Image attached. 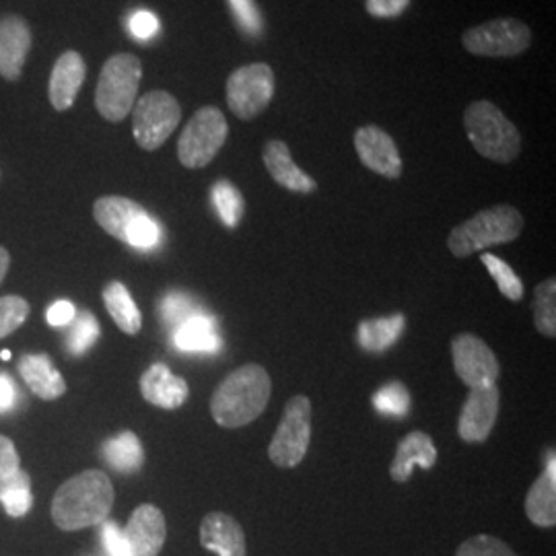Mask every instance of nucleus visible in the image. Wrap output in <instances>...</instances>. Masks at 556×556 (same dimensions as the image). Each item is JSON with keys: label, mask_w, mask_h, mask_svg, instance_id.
<instances>
[{"label": "nucleus", "mask_w": 556, "mask_h": 556, "mask_svg": "<svg viewBox=\"0 0 556 556\" xmlns=\"http://www.w3.org/2000/svg\"><path fill=\"white\" fill-rule=\"evenodd\" d=\"M314 408L307 396H293L278 422L275 438L268 445V457L278 468H295L303 462L312 441Z\"/></svg>", "instance_id": "nucleus-8"}, {"label": "nucleus", "mask_w": 556, "mask_h": 556, "mask_svg": "<svg viewBox=\"0 0 556 556\" xmlns=\"http://www.w3.org/2000/svg\"><path fill=\"white\" fill-rule=\"evenodd\" d=\"M114 484L101 470H85L68 478L52 501V519L64 532L103 523L114 507Z\"/></svg>", "instance_id": "nucleus-1"}, {"label": "nucleus", "mask_w": 556, "mask_h": 556, "mask_svg": "<svg viewBox=\"0 0 556 556\" xmlns=\"http://www.w3.org/2000/svg\"><path fill=\"white\" fill-rule=\"evenodd\" d=\"M2 358H4V361H7V358H11V353H9V351H2Z\"/></svg>", "instance_id": "nucleus-45"}, {"label": "nucleus", "mask_w": 556, "mask_h": 556, "mask_svg": "<svg viewBox=\"0 0 556 556\" xmlns=\"http://www.w3.org/2000/svg\"><path fill=\"white\" fill-rule=\"evenodd\" d=\"M456 556H519L516 551L505 544L503 540L489 534H478V536L468 538L466 542L459 544Z\"/></svg>", "instance_id": "nucleus-35"}, {"label": "nucleus", "mask_w": 556, "mask_h": 556, "mask_svg": "<svg viewBox=\"0 0 556 556\" xmlns=\"http://www.w3.org/2000/svg\"><path fill=\"white\" fill-rule=\"evenodd\" d=\"M202 548L219 556H248L245 532L236 517L211 511L200 523Z\"/></svg>", "instance_id": "nucleus-16"}, {"label": "nucleus", "mask_w": 556, "mask_h": 556, "mask_svg": "<svg viewBox=\"0 0 556 556\" xmlns=\"http://www.w3.org/2000/svg\"><path fill=\"white\" fill-rule=\"evenodd\" d=\"M229 7L233 11V21L248 36H260L264 29V21L260 15L258 7L254 0H229Z\"/></svg>", "instance_id": "nucleus-37"}, {"label": "nucleus", "mask_w": 556, "mask_h": 556, "mask_svg": "<svg viewBox=\"0 0 556 556\" xmlns=\"http://www.w3.org/2000/svg\"><path fill=\"white\" fill-rule=\"evenodd\" d=\"M211 194H213L215 208L219 213L220 220L225 223V227L236 229L245 213V200L241 197V192L229 179H219L213 186Z\"/></svg>", "instance_id": "nucleus-29"}, {"label": "nucleus", "mask_w": 556, "mask_h": 556, "mask_svg": "<svg viewBox=\"0 0 556 556\" xmlns=\"http://www.w3.org/2000/svg\"><path fill=\"white\" fill-rule=\"evenodd\" d=\"M29 303L20 295L0 298V338L11 337L17 332L25 319L29 318Z\"/></svg>", "instance_id": "nucleus-34"}, {"label": "nucleus", "mask_w": 556, "mask_h": 556, "mask_svg": "<svg viewBox=\"0 0 556 556\" xmlns=\"http://www.w3.org/2000/svg\"><path fill=\"white\" fill-rule=\"evenodd\" d=\"M404 332V316L394 314L388 318L363 319L358 324V344L369 353H381L394 346Z\"/></svg>", "instance_id": "nucleus-26"}, {"label": "nucleus", "mask_w": 556, "mask_h": 556, "mask_svg": "<svg viewBox=\"0 0 556 556\" xmlns=\"http://www.w3.org/2000/svg\"><path fill=\"white\" fill-rule=\"evenodd\" d=\"M130 556H160L167 538V523L160 507L140 505L124 528Z\"/></svg>", "instance_id": "nucleus-15"}, {"label": "nucleus", "mask_w": 556, "mask_h": 556, "mask_svg": "<svg viewBox=\"0 0 556 556\" xmlns=\"http://www.w3.org/2000/svg\"><path fill=\"white\" fill-rule=\"evenodd\" d=\"M140 394L153 406L176 410L181 404H186L190 388L186 379L174 376L167 365L155 363L140 378Z\"/></svg>", "instance_id": "nucleus-17"}, {"label": "nucleus", "mask_w": 556, "mask_h": 556, "mask_svg": "<svg viewBox=\"0 0 556 556\" xmlns=\"http://www.w3.org/2000/svg\"><path fill=\"white\" fill-rule=\"evenodd\" d=\"M194 314H197L194 303L184 293H169V295H165L163 301H161L160 316L163 319V324H167V326L178 328L181 321H186V319L194 316Z\"/></svg>", "instance_id": "nucleus-36"}, {"label": "nucleus", "mask_w": 556, "mask_h": 556, "mask_svg": "<svg viewBox=\"0 0 556 556\" xmlns=\"http://www.w3.org/2000/svg\"><path fill=\"white\" fill-rule=\"evenodd\" d=\"M501 406L497 386L475 388L462 406L457 433L466 443H482L495 429Z\"/></svg>", "instance_id": "nucleus-13"}, {"label": "nucleus", "mask_w": 556, "mask_h": 556, "mask_svg": "<svg viewBox=\"0 0 556 556\" xmlns=\"http://www.w3.org/2000/svg\"><path fill=\"white\" fill-rule=\"evenodd\" d=\"M101 454L105 462L124 475L139 472L142 462H144V452L140 445L139 438L132 431H124L118 438L108 439L101 447Z\"/></svg>", "instance_id": "nucleus-27"}, {"label": "nucleus", "mask_w": 556, "mask_h": 556, "mask_svg": "<svg viewBox=\"0 0 556 556\" xmlns=\"http://www.w3.org/2000/svg\"><path fill=\"white\" fill-rule=\"evenodd\" d=\"M181 119L178 100L167 91H151L132 108V132L140 149L157 151Z\"/></svg>", "instance_id": "nucleus-11"}, {"label": "nucleus", "mask_w": 556, "mask_h": 556, "mask_svg": "<svg viewBox=\"0 0 556 556\" xmlns=\"http://www.w3.org/2000/svg\"><path fill=\"white\" fill-rule=\"evenodd\" d=\"M273 394L268 371L258 363H248L223 379L211 397V415L225 429H239L266 410Z\"/></svg>", "instance_id": "nucleus-2"}, {"label": "nucleus", "mask_w": 556, "mask_h": 556, "mask_svg": "<svg viewBox=\"0 0 556 556\" xmlns=\"http://www.w3.org/2000/svg\"><path fill=\"white\" fill-rule=\"evenodd\" d=\"M140 79L142 64L135 54H116L108 60L101 68L96 89V108L101 118L108 122L126 118L137 103Z\"/></svg>", "instance_id": "nucleus-6"}, {"label": "nucleus", "mask_w": 556, "mask_h": 556, "mask_svg": "<svg viewBox=\"0 0 556 556\" xmlns=\"http://www.w3.org/2000/svg\"><path fill=\"white\" fill-rule=\"evenodd\" d=\"M523 229V217L511 204H497L477 213L452 229L447 248L456 258H466L486 248L516 241Z\"/></svg>", "instance_id": "nucleus-3"}, {"label": "nucleus", "mask_w": 556, "mask_h": 556, "mask_svg": "<svg viewBox=\"0 0 556 556\" xmlns=\"http://www.w3.org/2000/svg\"><path fill=\"white\" fill-rule=\"evenodd\" d=\"M534 321L542 337H556V280L540 282L534 291Z\"/></svg>", "instance_id": "nucleus-30"}, {"label": "nucleus", "mask_w": 556, "mask_h": 556, "mask_svg": "<svg viewBox=\"0 0 556 556\" xmlns=\"http://www.w3.org/2000/svg\"><path fill=\"white\" fill-rule=\"evenodd\" d=\"M435 462H438V447L433 439L422 431H413L400 441L396 457L390 466V477L396 482H406L413 475L415 466H420L422 470H431Z\"/></svg>", "instance_id": "nucleus-21"}, {"label": "nucleus", "mask_w": 556, "mask_h": 556, "mask_svg": "<svg viewBox=\"0 0 556 556\" xmlns=\"http://www.w3.org/2000/svg\"><path fill=\"white\" fill-rule=\"evenodd\" d=\"M20 390L7 374H0V413H11L17 406Z\"/></svg>", "instance_id": "nucleus-43"}, {"label": "nucleus", "mask_w": 556, "mask_h": 556, "mask_svg": "<svg viewBox=\"0 0 556 556\" xmlns=\"http://www.w3.org/2000/svg\"><path fill=\"white\" fill-rule=\"evenodd\" d=\"M85 73H87L85 60L75 50L64 52L56 60L52 77H50V87H48L54 110L66 112L75 103L79 96V89L83 87V80H85Z\"/></svg>", "instance_id": "nucleus-20"}, {"label": "nucleus", "mask_w": 556, "mask_h": 556, "mask_svg": "<svg viewBox=\"0 0 556 556\" xmlns=\"http://www.w3.org/2000/svg\"><path fill=\"white\" fill-rule=\"evenodd\" d=\"M262 160H264L268 174L273 176L278 186H282L291 192H299V194L316 192V188H318L316 179L309 178L303 169H299L295 161L291 157L287 142H282V140L266 142Z\"/></svg>", "instance_id": "nucleus-19"}, {"label": "nucleus", "mask_w": 556, "mask_h": 556, "mask_svg": "<svg viewBox=\"0 0 556 556\" xmlns=\"http://www.w3.org/2000/svg\"><path fill=\"white\" fill-rule=\"evenodd\" d=\"M482 264L486 266V270L491 273V277L495 278L498 291L509 299V301H521L523 298V282L519 280L514 268L505 262L497 258L493 254H482Z\"/></svg>", "instance_id": "nucleus-32"}, {"label": "nucleus", "mask_w": 556, "mask_h": 556, "mask_svg": "<svg viewBox=\"0 0 556 556\" xmlns=\"http://www.w3.org/2000/svg\"><path fill=\"white\" fill-rule=\"evenodd\" d=\"M31 48L29 25L17 15L0 20V75L17 80Z\"/></svg>", "instance_id": "nucleus-18"}, {"label": "nucleus", "mask_w": 556, "mask_h": 556, "mask_svg": "<svg viewBox=\"0 0 556 556\" xmlns=\"http://www.w3.org/2000/svg\"><path fill=\"white\" fill-rule=\"evenodd\" d=\"M355 149L361 163L388 179L402 176V157L394 139L379 126H363L355 132Z\"/></svg>", "instance_id": "nucleus-14"}, {"label": "nucleus", "mask_w": 556, "mask_h": 556, "mask_svg": "<svg viewBox=\"0 0 556 556\" xmlns=\"http://www.w3.org/2000/svg\"><path fill=\"white\" fill-rule=\"evenodd\" d=\"M9 266H11V254L0 245V285H2V280H4L7 273H9Z\"/></svg>", "instance_id": "nucleus-44"}, {"label": "nucleus", "mask_w": 556, "mask_h": 556, "mask_svg": "<svg viewBox=\"0 0 556 556\" xmlns=\"http://www.w3.org/2000/svg\"><path fill=\"white\" fill-rule=\"evenodd\" d=\"M275 96V73L264 62L236 68L227 79V105L239 119L258 118Z\"/></svg>", "instance_id": "nucleus-10"}, {"label": "nucleus", "mask_w": 556, "mask_h": 556, "mask_svg": "<svg viewBox=\"0 0 556 556\" xmlns=\"http://www.w3.org/2000/svg\"><path fill=\"white\" fill-rule=\"evenodd\" d=\"M128 31L135 40H153L160 34V20L151 11H137L128 20Z\"/></svg>", "instance_id": "nucleus-38"}, {"label": "nucleus", "mask_w": 556, "mask_h": 556, "mask_svg": "<svg viewBox=\"0 0 556 556\" xmlns=\"http://www.w3.org/2000/svg\"><path fill=\"white\" fill-rule=\"evenodd\" d=\"M103 303H105L108 314L116 321V326L124 334H128V337L139 334L140 328H142V316H140L139 307L130 295V291L119 280L110 282L103 289Z\"/></svg>", "instance_id": "nucleus-25"}, {"label": "nucleus", "mask_w": 556, "mask_h": 556, "mask_svg": "<svg viewBox=\"0 0 556 556\" xmlns=\"http://www.w3.org/2000/svg\"><path fill=\"white\" fill-rule=\"evenodd\" d=\"M101 538H103V546L110 556H130L128 551V542L124 538V530H119L118 523L114 521H103L101 523Z\"/></svg>", "instance_id": "nucleus-39"}, {"label": "nucleus", "mask_w": 556, "mask_h": 556, "mask_svg": "<svg viewBox=\"0 0 556 556\" xmlns=\"http://www.w3.org/2000/svg\"><path fill=\"white\" fill-rule=\"evenodd\" d=\"M452 357L457 378L470 390L497 386L501 365L491 346L475 334H457L452 342Z\"/></svg>", "instance_id": "nucleus-12"}, {"label": "nucleus", "mask_w": 556, "mask_h": 556, "mask_svg": "<svg viewBox=\"0 0 556 556\" xmlns=\"http://www.w3.org/2000/svg\"><path fill=\"white\" fill-rule=\"evenodd\" d=\"M174 344L184 353H217L220 349L217 321L197 312L176 328Z\"/></svg>", "instance_id": "nucleus-24"}, {"label": "nucleus", "mask_w": 556, "mask_h": 556, "mask_svg": "<svg viewBox=\"0 0 556 556\" xmlns=\"http://www.w3.org/2000/svg\"><path fill=\"white\" fill-rule=\"evenodd\" d=\"M466 135L478 155L495 163H511L521 151V137L516 124L493 101L470 103L464 112Z\"/></svg>", "instance_id": "nucleus-4"}, {"label": "nucleus", "mask_w": 556, "mask_h": 556, "mask_svg": "<svg viewBox=\"0 0 556 556\" xmlns=\"http://www.w3.org/2000/svg\"><path fill=\"white\" fill-rule=\"evenodd\" d=\"M526 516L538 528H555L556 523V462L555 454L532 484L526 497Z\"/></svg>", "instance_id": "nucleus-23"}, {"label": "nucleus", "mask_w": 556, "mask_h": 556, "mask_svg": "<svg viewBox=\"0 0 556 556\" xmlns=\"http://www.w3.org/2000/svg\"><path fill=\"white\" fill-rule=\"evenodd\" d=\"M75 316H77V309H75V305H73L71 301H66V299H60L56 303H52V305L48 307V312H46L48 324L54 326V328L68 326V324L75 319Z\"/></svg>", "instance_id": "nucleus-42"}, {"label": "nucleus", "mask_w": 556, "mask_h": 556, "mask_svg": "<svg viewBox=\"0 0 556 556\" xmlns=\"http://www.w3.org/2000/svg\"><path fill=\"white\" fill-rule=\"evenodd\" d=\"M410 4V0H365V7L369 15L378 20H394L404 13V9Z\"/></svg>", "instance_id": "nucleus-41"}, {"label": "nucleus", "mask_w": 556, "mask_h": 556, "mask_svg": "<svg viewBox=\"0 0 556 556\" xmlns=\"http://www.w3.org/2000/svg\"><path fill=\"white\" fill-rule=\"evenodd\" d=\"M229 135L220 110L206 105L186 124L178 140V160L188 169H202L219 155Z\"/></svg>", "instance_id": "nucleus-7"}, {"label": "nucleus", "mask_w": 556, "mask_h": 556, "mask_svg": "<svg viewBox=\"0 0 556 556\" xmlns=\"http://www.w3.org/2000/svg\"><path fill=\"white\" fill-rule=\"evenodd\" d=\"M374 406L388 417H406L410 410V394L400 381H390L374 396Z\"/></svg>", "instance_id": "nucleus-33"}, {"label": "nucleus", "mask_w": 556, "mask_h": 556, "mask_svg": "<svg viewBox=\"0 0 556 556\" xmlns=\"http://www.w3.org/2000/svg\"><path fill=\"white\" fill-rule=\"evenodd\" d=\"M71 324H73V328L66 338V346H68L71 355L79 357L98 342L101 334L100 321L91 312H83V314H77Z\"/></svg>", "instance_id": "nucleus-31"}, {"label": "nucleus", "mask_w": 556, "mask_h": 556, "mask_svg": "<svg viewBox=\"0 0 556 556\" xmlns=\"http://www.w3.org/2000/svg\"><path fill=\"white\" fill-rule=\"evenodd\" d=\"M0 503L11 517H23L29 514L34 497H31V480L27 472L20 470L15 477L0 482Z\"/></svg>", "instance_id": "nucleus-28"}, {"label": "nucleus", "mask_w": 556, "mask_h": 556, "mask_svg": "<svg viewBox=\"0 0 556 556\" xmlns=\"http://www.w3.org/2000/svg\"><path fill=\"white\" fill-rule=\"evenodd\" d=\"M466 52L484 59H514L532 46V31L523 21L501 17L462 34Z\"/></svg>", "instance_id": "nucleus-9"}, {"label": "nucleus", "mask_w": 556, "mask_h": 556, "mask_svg": "<svg viewBox=\"0 0 556 556\" xmlns=\"http://www.w3.org/2000/svg\"><path fill=\"white\" fill-rule=\"evenodd\" d=\"M20 470L21 457L15 443L11 439L0 435V482L15 477Z\"/></svg>", "instance_id": "nucleus-40"}, {"label": "nucleus", "mask_w": 556, "mask_h": 556, "mask_svg": "<svg viewBox=\"0 0 556 556\" xmlns=\"http://www.w3.org/2000/svg\"><path fill=\"white\" fill-rule=\"evenodd\" d=\"M20 374L27 388L40 400H59L66 394V381L48 355H23Z\"/></svg>", "instance_id": "nucleus-22"}, {"label": "nucleus", "mask_w": 556, "mask_h": 556, "mask_svg": "<svg viewBox=\"0 0 556 556\" xmlns=\"http://www.w3.org/2000/svg\"><path fill=\"white\" fill-rule=\"evenodd\" d=\"M93 217L105 233L140 252L155 250L163 238L160 223L139 202L124 197H101L96 200Z\"/></svg>", "instance_id": "nucleus-5"}]
</instances>
